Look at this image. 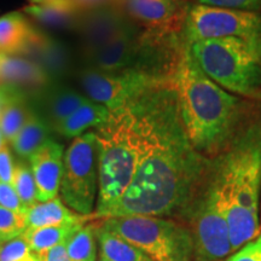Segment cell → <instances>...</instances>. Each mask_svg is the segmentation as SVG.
Instances as JSON below:
<instances>
[{"instance_id": "6da1fadb", "label": "cell", "mask_w": 261, "mask_h": 261, "mask_svg": "<svg viewBox=\"0 0 261 261\" xmlns=\"http://www.w3.org/2000/svg\"><path fill=\"white\" fill-rule=\"evenodd\" d=\"M142 143L129 187L106 218L148 215L185 224L212 165L194 148L172 84L140 97Z\"/></svg>"}, {"instance_id": "7a4b0ae2", "label": "cell", "mask_w": 261, "mask_h": 261, "mask_svg": "<svg viewBox=\"0 0 261 261\" xmlns=\"http://www.w3.org/2000/svg\"><path fill=\"white\" fill-rule=\"evenodd\" d=\"M182 125L194 148L213 159L228 148L249 119L246 98L228 92L198 67L188 45H182L173 70Z\"/></svg>"}, {"instance_id": "3957f363", "label": "cell", "mask_w": 261, "mask_h": 261, "mask_svg": "<svg viewBox=\"0 0 261 261\" xmlns=\"http://www.w3.org/2000/svg\"><path fill=\"white\" fill-rule=\"evenodd\" d=\"M218 160L233 253L260 232L261 115L249 116Z\"/></svg>"}, {"instance_id": "277c9868", "label": "cell", "mask_w": 261, "mask_h": 261, "mask_svg": "<svg viewBox=\"0 0 261 261\" xmlns=\"http://www.w3.org/2000/svg\"><path fill=\"white\" fill-rule=\"evenodd\" d=\"M140 97L110 112L106 122L94 129L99 172L94 220L109 214L135 175L142 143Z\"/></svg>"}, {"instance_id": "5b68a950", "label": "cell", "mask_w": 261, "mask_h": 261, "mask_svg": "<svg viewBox=\"0 0 261 261\" xmlns=\"http://www.w3.org/2000/svg\"><path fill=\"white\" fill-rule=\"evenodd\" d=\"M187 45L198 67L223 89L243 98L261 93V39L230 37Z\"/></svg>"}, {"instance_id": "8992f818", "label": "cell", "mask_w": 261, "mask_h": 261, "mask_svg": "<svg viewBox=\"0 0 261 261\" xmlns=\"http://www.w3.org/2000/svg\"><path fill=\"white\" fill-rule=\"evenodd\" d=\"M185 224L194 240V261H223L232 254L218 156L212 159Z\"/></svg>"}, {"instance_id": "52a82bcc", "label": "cell", "mask_w": 261, "mask_h": 261, "mask_svg": "<svg viewBox=\"0 0 261 261\" xmlns=\"http://www.w3.org/2000/svg\"><path fill=\"white\" fill-rule=\"evenodd\" d=\"M100 226L139 248L152 261H194V240L181 221L148 215L97 219Z\"/></svg>"}, {"instance_id": "ba28073f", "label": "cell", "mask_w": 261, "mask_h": 261, "mask_svg": "<svg viewBox=\"0 0 261 261\" xmlns=\"http://www.w3.org/2000/svg\"><path fill=\"white\" fill-rule=\"evenodd\" d=\"M99 172L94 130L76 137L63 160L61 198L68 208L80 215H92L97 204Z\"/></svg>"}, {"instance_id": "9c48e42d", "label": "cell", "mask_w": 261, "mask_h": 261, "mask_svg": "<svg viewBox=\"0 0 261 261\" xmlns=\"http://www.w3.org/2000/svg\"><path fill=\"white\" fill-rule=\"evenodd\" d=\"M80 83L91 100L113 112L171 80L137 69L104 71L87 68L80 75Z\"/></svg>"}, {"instance_id": "30bf717a", "label": "cell", "mask_w": 261, "mask_h": 261, "mask_svg": "<svg viewBox=\"0 0 261 261\" xmlns=\"http://www.w3.org/2000/svg\"><path fill=\"white\" fill-rule=\"evenodd\" d=\"M185 44L208 39H261V14L214 6L191 5L185 19Z\"/></svg>"}, {"instance_id": "8fae6325", "label": "cell", "mask_w": 261, "mask_h": 261, "mask_svg": "<svg viewBox=\"0 0 261 261\" xmlns=\"http://www.w3.org/2000/svg\"><path fill=\"white\" fill-rule=\"evenodd\" d=\"M126 12L144 32L158 37H179L191 5L188 0H125Z\"/></svg>"}, {"instance_id": "7c38bea8", "label": "cell", "mask_w": 261, "mask_h": 261, "mask_svg": "<svg viewBox=\"0 0 261 261\" xmlns=\"http://www.w3.org/2000/svg\"><path fill=\"white\" fill-rule=\"evenodd\" d=\"M83 39L85 54L98 50L108 42L137 27L114 5L83 12L76 24Z\"/></svg>"}, {"instance_id": "4fadbf2b", "label": "cell", "mask_w": 261, "mask_h": 261, "mask_svg": "<svg viewBox=\"0 0 261 261\" xmlns=\"http://www.w3.org/2000/svg\"><path fill=\"white\" fill-rule=\"evenodd\" d=\"M63 146L48 140L29 158V163L38 188V201L45 202L58 196L63 175Z\"/></svg>"}, {"instance_id": "5bb4252c", "label": "cell", "mask_w": 261, "mask_h": 261, "mask_svg": "<svg viewBox=\"0 0 261 261\" xmlns=\"http://www.w3.org/2000/svg\"><path fill=\"white\" fill-rule=\"evenodd\" d=\"M45 39L21 12L0 17V54L28 56L41 46Z\"/></svg>"}, {"instance_id": "9a60e30c", "label": "cell", "mask_w": 261, "mask_h": 261, "mask_svg": "<svg viewBox=\"0 0 261 261\" xmlns=\"http://www.w3.org/2000/svg\"><path fill=\"white\" fill-rule=\"evenodd\" d=\"M51 77L40 64L23 56L0 54V87L42 89L50 84Z\"/></svg>"}, {"instance_id": "2e32d148", "label": "cell", "mask_w": 261, "mask_h": 261, "mask_svg": "<svg viewBox=\"0 0 261 261\" xmlns=\"http://www.w3.org/2000/svg\"><path fill=\"white\" fill-rule=\"evenodd\" d=\"M25 227L39 228L46 226H56L63 224L86 223L93 221L94 215H80L68 208L61 197L56 196L52 200L38 202L28 208L23 214Z\"/></svg>"}, {"instance_id": "e0dca14e", "label": "cell", "mask_w": 261, "mask_h": 261, "mask_svg": "<svg viewBox=\"0 0 261 261\" xmlns=\"http://www.w3.org/2000/svg\"><path fill=\"white\" fill-rule=\"evenodd\" d=\"M32 114L22 91L0 87V129L6 143L14 142Z\"/></svg>"}, {"instance_id": "ac0fdd59", "label": "cell", "mask_w": 261, "mask_h": 261, "mask_svg": "<svg viewBox=\"0 0 261 261\" xmlns=\"http://www.w3.org/2000/svg\"><path fill=\"white\" fill-rule=\"evenodd\" d=\"M89 97L83 96L69 87L55 86L47 91L42 103L47 120L52 123V126L56 127L85 103L89 102Z\"/></svg>"}, {"instance_id": "d6986e66", "label": "cell", "mask_w": 261, "mask_h": 261, "mask_svg": "<svg viewBox=\"0 0 261 261\" xmlns=\"http://www.w3.org/2000/svg\"><path fill=\"white\" fill-rule=\"evenodd\" d=\"M110 110L107 107L89 99L74 114L55 127L58 133L69 138H76L84 135L89 128H97L106 122Z\"/></svg>"}, {"instance_id": "ffe728a7", "label": "cell", "mask_w": 261, "mask_h": 261, "mask_svg": "<svg viewBox=\"0 0 261 261\" xmlns=\"http://www.w3.org/2000/svg\"><path fill=\"white\" fill-rule=\"evenodd\" d=\"M93 225L97 242L100 248L99 253L108 261H152L143 250L102 227L97 220H93Z\"/></svg>"}, {"instance_id": "44dd1931", "label": "cell", "mask_w": 261, "mask_h": 261, "mask_svg": "<svg viewBox=\"0 0 261 261\" xmlns=\"http://www.w3.org/2000/svg\"><path fill=\"white\" fill-rule=\"evenodd\" d=\"M24 12L40 23L51 27L76 25L80 15L83 14L69 0H52L45 4L29 5L24 8Z\"/></svg>"}, {"instance_id": "7402d4cb", "label": "cell", "mask_w": 261, "mask_h": 261, "mask_svg": "<svg viewBox=\"0 0 261 261\" xmlns=\"http://www.w3.org/2000/svg\"><path fill=\"white\" fill-rule=\"evenodd\" d=\"M48 140L51 139L46 122L37 114L33 113L28 122L21 129L11 145L19 158L29 159L46 144Z\"/></svg>"}, {"instance_id": "603a6c76", "label": "cell", "mask_w": 261, "mask_h": 261, "mask_svg": "<svg viewBox=\"0 0 261 261\" xmlns=\"http://www.w3.org/2000/svg\"><path fill=\"white\" fill-rule=\"evenodd\" d=\"M84 223L63 224L56 226H46L39 228H25V231L21 234L23 240L28 243L33 253L41 254L47 252L48 249L54 248L57 244L65 242L69 234Z\"/></svg>"}, {"instance_id": "cb8c5ba5", "label": "cell", "mask_w": 261, "mask_h": 261, "mask_svg": "<svg viewBox=\"0 0 261 261\" xmlns=\"http://www.w3.org/2000/svg\"><path fill=\"white\" fill-rule=\"evenodd\" d=\"M97 237L93 221L80 224L65 240L71 261H97Z\"/></svg>"}, {"instance_id": "d4e9b609", "label": "cell", "mask_w": 261, "mask_h": 261, "mask_svg": "<svg viewBox=\"0 0 261 261\" xmlns=\"http://www.w3.org/2000/svg\"><path fill=\"white\" fill-rule=\"evenodd\" d=\"M12 187L17 192L19 200H21L25 211L39 202L38 188L37 184H35L34 175H33L32 168L25 163H16Z\"/></svg>"}, {"instance_id": "484cf974", "label": "cell", "mask_w": 261, "mask_h": 261, "mask_svg": "<svg viewBox=\"0 0 261 261\" xmlns=\"http://www.w3.org/2000/svg\"><path fill=\"white\" fill-rule=\"evenodd\" d=\"M34 54H38L39 57L37 63L44 68L50 77L51 75H56L67 69L68 61L65 51L62 50V47L58 46L56 42L48 40L47 38Z\"/></svg>"}, {"instance_id": "4316f807", "label": "cell", "mask_w": 261, "mask_h": 261, "mask_svg": "<svg viewBox=\"0 0 261 261\" xmlns=\"http://www.w3.org/2000/svg\"><path fill=\"white\" fill-rule=\"evenodd\" d=\"M25 228L23 215L0 205V246L21 236Z\"/></svg>"}, {"instance_id": "83f0119b", "label": "cell", "mask_w": 261, "mask_h": 261, "mask_svg": "<svg viewBox=\"0 0 261 261\" xmlns=\"http://www.w3.org/2000/svg\"><path fill=\"white\" fill-rule=\"evenodd\" d=\"M31 252V248L23 237H16L0 246V261H19Z\"/></svg>"}, {"instance_id": "f1b7e54d", "label": "cell", "mask_w": 261, "mask_h": 261, "mask_svg": "<svg viewBox=\"0 0 261 261\" xmlns=\"http://www.w3.org/2000/svg\"><path fill=\"white\" fill-rule=\"evenodd\" d=\"M198 4L241 11H261V0H197Z\"/></svg>"}, {"instance_id": "f546056e", "label": "cell", "mask_w": 261, "mask_h": 261, "mask_svg": "<svg viewBox=\"0 0 261 261\" xmlns=\"http://www.w3.org/2000/svg\"><path fill=\"white\" fill-rule=\"evenodd\" d=\"M225 261H261V232L227 256Z\"/></svg>"}, {"instance_id": "4dcf8cb0", "label": "cell", "mask_w": 261, "mask_h": 261, "mask_svg": "<svg viewBox=\"0 0 261 261\" xmlns=\"http://www.w3.org/2000/svg\"><path fill=\"white\" fill-rule=\"evenodd\" d=\"M0 205L16 213L23 215L25 213V208L19 200L17 192L11 184L0 181Z\"/></svg>"}, {"instance_id": "1f68e13d", "label": "cell", "mask_w": 261, "mask_h": 261, "mask_svg": "<svg viewBox=\"0 0 261 261\" xmlns=\"http://www.w3.org/2000/svg\"><path fill=\"white\" fill-rule=\"evenodd\" d=\"M15 166L16 163L14 162L8 144H6L4 148L0 150V181L12 185Z\"/></svg>"}, {"instance_id": "d6a6232c", "label": "cell", "mask_w": 261, "mask_h": 261, "mask_svg": "<svg viewBox=\"0 0 261 261\" xmlns=\"http://www.w3.org/2000/svg\"><path fill=\"white\" fill-rule=\"evenodd\" d=\"M41 261H71L69 255L67 253V248H65V242L57 244L47 252L38 254Z\"/></svg>"}, {"instance_id": "836d02e7", "label": "cell", "mask_w": 261, "mask_h": 261, "mask_svg": "<svg viewBox=\"0 0 261 261\" xmlns=\"http://www.w3.org/2000/svg\"><path fill=\"white\" fill-rule=\"evenodd\" d=\"M69 2L80 12H86L91 11V10L104 8V6L115 5L117 0H69Z\"/></svg>"}, {"instance_id": "e575fe53", "label": "cell", "mask_w": 261, "mask_h": 261, "mask_svg": "<svg viewBox=\"0 0 261 261\" xmlns=\"http://www.w3.org/2000/svg\"><path fill=\"white\" fill-rule=\"evenodd\" d=\"M19 261H41V259H40V257H39L38 254L31 252L27 256H24L23 259L19 260Z\"/></svg>"}, {"instance_id": "d590c367", "label": "cell", "mask_w": 261, "mask_h": 261, "mask_svg": "<svg viewBox=\"0 0 261 261\" xmlns=\"http://www.w3.org/2000/svg\"><path fill=\"white\" fill-rule=\"evenodd\" d=\"M31 3V5H40V4H45V3L52 2V0H28Z\"/></svg>"}, {"instance_id": "8d00e7d4", "label": "cell", "mask_w": 261, "mask_h": 261, "mask_svg": "<svg viewBox=\"0 0 261 261\" xmlns=\"http://www.w3.org/2000/svg\"><path fill=\"white\" fill-rule=\"evenodd\" d=\"M97 261H108V260L106 259V257H104V256L102 255V254H100V253H99V256H98V259H97Z\"/></svg>"}, {"instance_id": "74e56055", "label": "cell", "mask_w": 261, "mask_h": 261, "mask_svg": "<svg viewBox=\"0 0 261 261\" xmlns=\"http://www.w3.org/2000/svg\"><path fill=\"white\" fill-rule=\"evenodd\" d=\"M260 231H261V202H260Z\"/></svg>"}]
</instances>
